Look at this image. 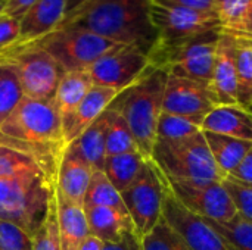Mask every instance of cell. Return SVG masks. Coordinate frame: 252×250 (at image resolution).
Instances as JSON below:
<instances>
[{
    "label": "cell",
    "mask_w": 252,
    "mask_h": 250,
    "mask_svg": "<svg viewBox=\"0 0 252 250\" xmlns=\"http://www.w3.org/2000/svg\"><path fill=\"white\" fill-rule=\"evenodd\" d=\"M0 144L32 156L47 177L56 181L61 158L66 149L62 119L53 100L24 97L0 124Z\"/></svg>",
    "instance_id": "cell-1"
},
{
    "label": "cell",
    "mask_w": 252,
    "mask_h": 250,
    "mask_svg": "<svg viewBox=\"0 0 252 250\" xmlns=\"http://www.w3.org/2000/svg\"><path fill=\"white\" fill-rule=\"evenodd\" d=\"M152 0H90L59 25L77 24L114 43L149 55L158 40L151 21Z\"/></svg>",
    "instance_id": "cell-2"
},
{
    "label": "cell",
    "mask_w": 252,
    "mask_h": 250,
    "mask_svg": "<svg viewBox=\"0 0 252 250\" xmlns=\"http://www.w3.org/2000/svg\"><path fill=\"white\" fill-rule=\"evenodd\" d=\"M168 72L149 66L130 87L123 90L109 106L127 121L139 152L151 159L157 141V125L162 113V99Z\"/></svg>",
    "instance_id": "cell-3"
},
{
    "label": "cell",
    "mask_w": 252,
    "mask_h": 250,
    "mask_svg": "<svg viewBox=\"0 0 252 250\" xmlns=\"http://www.w3.org/2000/svg\"><path fill=\"white\" fill-rule=\"evenodd\" d=\"M151 159L168 180L195 184L221 183L224 180L202 131L182 140H157Z\"/></svg>",
    "instance_id": "cell-4"
},
{
    "label": "cell",
    "mask_w": 252,
    "mask_h": 250,
    "mask_svg": "<svg viewBox=\"0 0 252 250\" xmlns=\"http://www.w3.org/2000/svg\"><path fill=\"white\" fill-rule=\"evenodd\" d=\"M221 28L213 29L186 40L157 41L148 55L149 63L165 69L168 74L188 78L210 88L217 43Z\"/></svg>",
    "instance_id": "cell-5"
},
{
    "label": "cell",
    "mask_w": 252,
    "mask_h": 250,
    "mask_svg": "<svg viewBox=\"0 0 252 250\" xmlns=\"http://www.w3.org/2000/svg\"><path fill=\"white\" fill-rule=\"evenodd\" d=\"M55 187L56 181L43 174L0 177V220L13 222L34 236Z\"/></svg>",
    "instance_id": "cell-6"
},
{
    "label": "cell",
    "mask_w": 252,
    "mask_h": 250,
    "mask_svg": "<svg viewBox=\"0 0 252 250\" xmlns=\"http://www.w3.org/2000/svg\"><path fill=\"white\" fill-rule=\"evenodd\" d=\"M0 63L15 71L24 97L34 100H52L65 72L47 52L34 43L16 41L0 49Z\"/></svg>",
    "instance_id": "cell-7"
},
{
    "label": "cell",
    "mask_w": 252,
    "mask_h": 250,
    "mask_svg": "<svg viewBox=\"0 0 252 250\" xmlns=\"http://www.w3.org/2000/svg\"><path fill=\"white\" fill-rule=\"evenodd\" d=\"M31 43L47 52L65 72L87 71L100 56L118 44L77 24L59 25Z\"/></svg>",
    "instance_id": "cell-8"
},
{
    "label": "cell",
    "mask_w": 252,
    "mask_h": 250,
    "mask_svg": "<svg viewBox=\"0 0 252 250\" xmlns=\"http://www.w3.org/2000/svg\"><path fill=\"white\" fill-rule=\"evenodd\" d=\"M164 192L165 178L154 161L148 159L139 178L121 193L134 231L140 239L161 220Z\"/></svg>",
    "instance_id": "cell-9"
},
{
    "label": "cell",
    "mask_w": 252,
    "mask_h": 250,
    "mask_svg": "<svg viewBox=\"0 0 252 250\" xmlns=\"http://www.w3.org/2000/svg\"><path fill=\"white\" fill-rule=\"evenodd\" d=\"M149 66L148 55L133 46L117 44L100 56L87 72L93 84L123 91L134 84Z\"/></svg>",
    "instance_id": "cell-10"
},
{
    "label": "cell",
    "mask_w": 252,
    "mask_h": 250,
    "mask_svg": "<svg viewBox=\"0 0 252 250\" xmlns=\"http://www.w3.org/2000/svg\"><path fill=\"white\" fill-rule=\"evenodd\" d=\"M173 196L189 212L219 222L232 221L238 212L223 183L195 184L165 178Z\"/></svg>",
    "instance_id": "cell-11"
},
{
    "label": "cell",
    "mask_w": 252,
    "mask_h": 250,
    "mask_svg": "<svg viewBox=\"0 0 252 250\" xmlns=\"http://www.w3.org/2000/svg\"><path fill=\"white\" fill-rule=\"evenodd\" d=\"M151 21L158 32L157 41L186 40L221 28L216 12L192 10L176 6H162L152 1Z\"/></svg>",
    "instance_id": "cell-12"
},
{
    "label": "cell",
    "mask_w": 252,
    "mask_h": 250,
    "mask_svg": "<svg viewBox=\"0 0 252 250\" xmlns=\"http://www.w3.org/2000/svg\"><path fill=\"white\" fill-rule=\"evenodd\" d=\"M216 106L219 105L207 85L168 74L162 99V112L188 118L201 125L204 118Z\"/></svg>",
    "instance_id": "cell-13"
},
{
    "label": "cell",
    "mask_w": 252,
    "mask_h": 250,
    "mask_svg": "<svg viewBox=\"0 0 252 250\" xmlns=\"http://www.w3.org/2000/svg\"><path fill=\"white\" fill-rule=\"evenodd\" d=\"M162 218L183 239L189 250H227L220 236L204 218L182 206V203L170 192L167 181L162 200Z\"/></svg>",
    "instance_id": "cell-14"
},
{
    "label": "cell",
    "mask_w": 252,
    "mask_h": 250,
    "mask_svg": "<svg viewBox=\"0 0 252 250\" xmlns=\"http://www.w3.org/2000/svg\"><path fill=\"white\" fill-rule=\"evenodd\" d=\"M210 90L217 105H238V78L235 65L233 37L229 31H221L216 49L213 77Z\"/></svg>",
    "instance_id": "cell-15"
},
{
    "label": "cell",
    "mask_w": 252,
    "mask_h": 250,
    "mask_svg": "<svg viewBox=\"0 0 252 250\" xmlns=\"http://www.w3.org/2000/svg\"><path fill=\"white\" fill-rule=\"evenodd\" d=\"M94 169L74 144H68L58 169L56 189L68 200L83 205Z\"/></svg>",
    "instance_id": "cell-16"
},
{
    "label": "cell",
    "mask_w": 252,
    "mask_h": 250,
    "mask_svg": "<svg viewBox=\"0 0 252 250\" xmlns=\"http://www.w3.org/2000/svg\"><path fill=\"white\" fill-rule=\"evenodd\" d=\"M121 91L103 85H96L90 88L83 102L78 105L75 112L62 121L63 137L66 146L71 144L75 139H78L117 99Z\"/></svg>",
    "instance_id": "cell-17"
},
{
    "label": "cell",
    "mask_w": 252,
    "mask_h": 250,
    "mask_svg": "<svg viewBox=\"0 0 252 250\" xmlns=\"http://www.w3.org/2000/svg\"><path fill=\"white\" fill-rule=\"evenodd\" d=\"M68 0H37L19 21L18 43H31L59 27L66 15Z\"/></svg>",
    "instance_id": "cell-18"
},
{
    "label": "cell",
    "mask_w": 252,
    "mask_h": 250,
    "mask_svg": "<svg viewBox=\"0 0 252 250\" xmlns=\"http://www.w3.org/2000/svg\"><path fill=\"white\" fill-rule=\"evenodd\" d=\"M201 130L252 141V112L238 105H219L204 118Z\"/></svg>",
    "instance_id": "cell-19"
},
{
    "label": "cell",
    "mask_w": 252,
    "mask_h": 250,
    "mask_svg": "<svg viewBox=\"0 0 252 250\" xmlns=\"http://www.w3.org/2000/svg\"><path fill=\"white\" fill-rule=\"evenodd\" d=\"M58 227H59V245L61 250H78L81 243L90 236L86 209L83 205H77L65 199L58 189Z\"/></svg>",
    "instance_id": "cell-20"
},
{
    "label": "cell",
    "mask_w": 252,
    "mask_h": 250,
    "mask_svg": "<svg viewBox=\"0 0 252 250\" xmlns=\"http://www.w3.org/2000/svg\"><path fill=\"white\" fill-rule=\"evenodd\" d=\"M89 233L103 243H117L128 233H136L128 215L105 206L84 208Z\"/></svg>",
    "instance_id": "cell-21"
},
{
    "label": "cell",
    "mask_w": 252,
    "mask_h": 250,
    "mask_svg": "<svg viewBox=\"0 0 252 250\" xmlns=\"http://www.w3.org/2000/svg\"><path fill=\"white\" fill-rule=\"evenodd\" d=\"M92 87L93 81L87 71L63 72L52 99L62 121L75 112Z\"/></svg>",
    "instance_id": "cell-22"
},
{
    "label": "cell",
    "mask_w": 252,
    "mask_h": 250,
    "mask_svg": "<svg viewBox=\"0 0 252 250\" xmlns=\"http://www.w3.org/2000/svg\"><path fill=\"white\" fill-rule=\"evenodd\" d=\"M205 141L210 147L211 156L217 165V168L223 172V175H229L239 162L245 158V155L252 147V141L221 136L210 131H202Z\"/></svg>",
    "instance_id": "cell-23"
},
{
    "label": "cell",
    "mask_w": 252,
    "mask_h": 250,
    "mask_svg": "<svg viewBox=\"0 0 252 250\" xmlns=\"http://www.w3.org/2000/svg\"><path fill=\"white\" fill-rule=\"evenodd\" d=\"M109 124V108L71 144L90 162L93 169L103 171L106 161V131Z\"/></svg>",
    "instance_id": "cell-24"
},
{
    "label": "cell",
    "mask_w": 252,
    "mask_h": 250,
    "mask_svg": "<svg viewBox=\"0 0 252 250\" xmlns=\"http://www.w3.org/2000/svg\"><path fill=\"white\" fill-rule=\"evenodd\" d=\"M230 32V31H229ZM233 37L235 65L238 78V106L250 109L252 106V37L230 32Z\"/></svg>",
    "instance_id": "cell-25"
},
{
    "label": "cell",
    "mask_w": 252,
    "mask_h": 250,
    "mask_svg": "<svg viewBox=\"0 0 252 250\" xmlns=\"http://www.w3.org/2000/svg\"><path fill=\"white\" fill-rule=\"evenodd\" d=\"M146 161L148 159L140 152L106 156L103 172L112 186L120 193H123L139 178L146 165Z\"/></svg>",
    "instance_id": "cell-26"
},
{
    "label": "cell",
    "mask_w": 252,
    "mask_h": 250,
    "mask_svg": "<svg viewBox=\"0 0 252 250\" xmlns=\"http://www.w3.org/2000/svg\"><path fill=\"white\" fill-rule=\"evenodd\" d=\"M92 206H105V208L115 209L124 215H128L121 193L112 186V183L108 180L105 172L100 169H96L93 172L84 197V208H92Z\"/></svg>",
    "instance_id": "cell-27"
},
{
    "label": "cell",
    "mask_w": 252,
    "mask_h": 250,
    "mask_svg": "<svg viewBox=\"0 0 252 250\" xmlns=\"http://www.w3.org/2000/svg\"><path fill=\"white\" fill-rule=\"evenodd\" d=\"M205 221L220 236L227 250H252V222L241 215H236L227 222L213 220Z\"/></svg>",
    "instance_id": "cell-28"
},
{
    "label": "cell",
    "mask_w": 252,
    "mask_h": 250,
    "mask_svg": "<svg viewBox=\"0 0 252 250\" xmlns=\"http://www.w3.org/2000/svg\"><path fill=\"white\" fill-rule=\"evenodd\" d=\"M139 152L134 136L120 112L109 108V124L106 131V156Z\"/></svg>",
    "instance_id": "cell-29"
},
{
    "label": "cell",
    "mask_w": 252,
    "mask_h": 250,
    "mask_svg": "<svg viewBox=\"0 0 252 250\" xmlns=\"http://www.w3.org/2000/svg\"><path fill=\"white\" fill-rule=\"evenodd\" d=\"M252 9V0H214V12L221 29L244 34L247 19Z\"/></svg>",
    "instance_id": "cell-30"
},
{
    "label": "cell",
    "mask_w": 252,
    "mask_h": 250,
    "mask_svg": "<svg viewBox=\"0 0 252 250\" xmlns=\"http://www.w3.org/2000/svg\"><path fill=\"white\" fill-rule=\"evenodd\" d=\"M24 99V91L15 71L0 63V124L13 112V109Z\"/></svg>",
    "instance_id": "cell-31"
},
{
    "label": "cell",
    "mask_w": 252,
    "mask_h": 250,
    "mask_svg": "<svg viewBox=\"0 0 252 250\" xmlns=\"http://www.w3.org/2000/svg\"><path fill=\"white\" fill-rule=\"evenodd\" d=\"M56 189V187H55ZM34 250H61L59 245V227H58V203L56 193L47 205L44 218L32 236Z\"/></svg>",
    "instance_id": "cell-32"
},
{
    "label": "cell",
    "mask_w": 252,
    "mask_h": 250,
    "mask_svg": "<svg viewBox=\"0 0 252 250\" xmlns=\"http://www.w3.org/2000/svg\"><path fill=\"white\" fill-rule=\"evenodd\" d=\"M140 250H189L183 239L161 217L157 225L140 239Z\"/></svg>",
    "instance_id": "cell-33"
},
{
    "label": "cell",
    "mask_w": 252,
    "mask_h": 250,
    "mask_svg": "<svg viewBox=\"0 0 252 250\" xmlns=\"http://www.w3.org/2000/svg\"><path fill=\"white\" fill-rule=\"evenodd\" d=\"M199 131L202 130L201 125H198L196 122L179 115L162 112L159 115L158 125H157V140H165V141L182 140Z\"/></svg>",
    "instance_id": "cell-34"
},
{
    "label": "cell",
    "mask_w": 252,
    "mask_h": 250,
    "mask_svg": "<svg viewBox=\"0 0 252 250\" xmlns=\"http://www.w3.org/2000/svg\"><path fill=\"white\" fill-rule=\"evenodd\" d=\"M0 250H34V240L19 225L0 220Z\"/></svg>",
    "instance_id": "cell-35"
},
{
    "label": "cell",
    "mask_w": 252,
    "mask_h": 250,
    "mask_svg": "<svg viewBox=\"0 0 252 250\" xmlns=\"http://www.w3.org/2000/svg\"><path fill=\"white\" fill-rule=\"evenodd\" d=\"M221 183L229 193L238 215L252 222V186L239 183L229 177H224Z\"/></svg>",
    "instance_id": "cell-36"
},
{
    "label": "cell",
    "mask_w": 252,
    "mask_h": 250,
    "mask_svg": "<svg viewBox=\"0 0 252 250\" xmlns=\"http://www.w3.org/2000/svg\"><path fill=\"white\" fill-rule=\"evenodd\" d=\"M19 40V21L0 15V49Z\"/></svg>",
    "instance_id": "cell-37"
},
{
    "label": "cell",
    "mask_w": 252,
    "mask_h": 250,
    "mask_svg": "<svg viewBox=\"0 0 252 250\" xmlns=\"http://www.w3.org/2000/svg\"><path fill=\"white\" fill-rule=\"evenodd\" d=\"M152 1L162 6H176V7H185L192 10L214 12V0H152Z\"/></svg>",
    "instance_id": "cell-38"
},
{
    "label": "cell",
    "mask_w": 252,
    "mask_h": 250,
    "mask_svg": "<svg viewBox=\"0 0 252 250\" xmlns=\"http://www.w3.org/2000/svg\"><path fill=\"white\" fill-rule=\"evenodd\" d=\"M226 177H229L232 180H236L239 183L252 186V147L250 149V152L245 155V158L239 162V165Z\"/></svg>",
    "instance_id": "cell-39"
},
{
    "label": "cell",
    "mask_w": 252,
    "mask_h": 250,
    "mask_svg": "<svg viewBox=\"0 0 252 250\" xmlns=\"http://www.w3.org/2000/svg\"><path fill=\"white\" fill-rule=\"evenodd\" d=\"M35 1L37 0H6L1 15L9 16V18H13L16 21H21L22 16L28 12V9Z\"/></svg>",
    "instance_id": "cell-40"
},
{
    "label": "cell",
    "mask_w": 252,
    "mask_h": 250,
    "mask_svg": "<svg viewBox=\"0 0 252 250\" xmlns=\"http://www.w3.org/2000/svg\"><path fill=\"white\" fill-rule=\"evenodd\" d=\"M102 250H140V237L136 233H128L117 243H103Z\"/></svg>",
    "instance_id": "cell-41"
},
{
    "label": "cell",
    "mask_w": 252,
    "mask_h": 250,
    "mask_svg": "<svg viewBox=\"0 0 252 250\" xmlns=\"http://www.w3.org/2000/svg\"><path fill=\"white\" fill-rule=\"evenodd\" d=\"M102 246H103V242L102 240H99L94 236H89L81 243V246L78 248V250H102Z\"/></svg>",
    "instance_id": "cell-42"
},
{
    "label": "cell",
    "mask_w": 252,
    "mask_h": 250,
    "mask_svg": "<svg viewBox=\"0 0 252 250\" xmlns=\"http://www.w3.org/2000/svg\"><path fill=\"white\" fill-rule=\"evenodd\" d=\"M87 1H90V0H68V4H66V15H65V16L74 13L77 9H80L81 6H84Z\"/></svg>",
    "instance_id": "cell-43"
},
{
    "label": "cell",
    "mask_w": 252,
    "mask_h": 250,
    "mask_svg": "<svg viewBox=\"0 0 252 250\" xmlns=\"http://www.w3.org/2000/svg\"><path fill=\"white\" fill-rule=\"evenodd\" d=\"M244 34L251 35L252 37V9H251V12H250L248 19H247V25H245V31H244Z\"/></svg>",
    "instance_id": "cell-44"
},
{
    "label": "cell",
    "mask_w": 252,
    "mask_h": 250,
    "mask_svg": "<svg viewBox=\"0 0 252 250\" xmlns=\"http://www.w3.org/2000/svg\"><path fill=\"white\" fill-rule=\"evenodd\" d=\"M4 3H6V0H0V15L3 13V7H4Z\"/></svg>",
    "instance_id": "cell-45"
},
{
    "label": "cell",
    "mask_w": 252,
    "mask_h": 250,
    "mask_svg": "<svg viewBox=\"0 0 252 250\" xmlns=\"http://www.w3.org/2000/svg\"><path fill=\"white\" fill-rule=\"evenodd\" d=\"M248 111H251V112H252V106H251V108H250V109H248Z\"/></svg>",
    "instance_id": "cell-46"
}]
</instances>
